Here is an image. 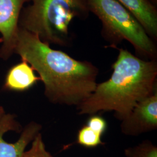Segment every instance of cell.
<instances>
[{
  "mask_svg": "<svg viewBox=\"0 0 157 157\" xmlns=\"http://www.w3.org/2000/svg\"><path fill=\"white\" fill-rule=\"evenodd\" d=\"M13 53L39 73L44 85V95L52 104L78 107L95 89L99 70L95 65L51 48L37 36L19 27Z\"/></svg>",
  "mask_w": 157,
  "mask_h": 157,
  "instance_id": "1",
  "label": "cell"
},
{
  "mask_svg": "<svg viewBox=\"0 0 157 157\" xmlns=\"http://www.w3.org/2000/svg\"><path fill=\"white\" fill-rule=\"evenodd\" d=\"M112 67L111 78L97 84L90 97L76 107L79 115L113 111L122 121L139 102L157 90L156 60H144L120 48Z\"/></svg>",
  "mask_w": 157,
  "mask_h": 157,
  "instance_id": "2",
  "label": "cell"
},
{
  "mask_svg": "<svg viewBox=\"0 0 157 157\" xmlns=\"http://www.w3.org/2000/svg\"><path fill=\"white\" fill-rule=\"evenodd\" d=\"M28 3L21 12L19 27L50 45H70V24L76 17L87 18L90 12L86 0H28Z\"/></svg>",
  "mask_w": 157,
  "mask_h": 157,
  "instance_id": "3",
  "label": "cell"
},
{
  "mask_svg": "<svg viewBox=\"0 0 157 157\" xmlns=\"http://www.w3.org/2000/svg\"><path fill=\"white\" fill-rule=\"evenodd\" d=\"M89 11L101 21L102 34L116 48L127 40L133 46L138 57L144 60H156L157 46L140 23L117 0H86Z\"/></svg>",
  "mask_w": 157,
  "mask_h": 157,
  "instance_id": "4",
  "label": "cell"
},
{
  "mask_svg": "<svg viewBox=\"0 0 157 157\" xmlns=\"http://www.w3.org/2000/svg\"><path fill=\"white\" fill-rule=\"evenodd\" d=\"M41 129L34 121L23 128L15 115L6 113L0 119V157H22Z\"/></svg>",
  "mask_w": 157,
  "mask_h": 157,
  "instance_id": "5",
  "label": "cell"
},
{
  "mask_svg": "<svg viewBox=\"0 0 157 157\" xmlns=\"http://www.w3.org/2000/svg\"><path fill=\"white\" fill-rule=\"evenodd\" d=\"M124 135L138 136L157 129V90L139 102L129 115L121 121Z\"/></svg>",
  "mask_w": 157,
  "mask_h": 157,
  "instance_id": "6",
  "label": "cell"
},
{
  "mask_svg": "<svg viewBox=\"0 0 157 157\" xmlns=\"http://www.w3.org/2000/svg\"><path fill=\"white\" fill-rule=\"evenodd\" d=\"M28 0H0V34L2 44L0 58L8 60L13 54L21 12Z\"/></svg>",
  "mask_w": 157,
  "mask_h": 157,
  "instance_id": "7",
  "label": "cell"
},
{
  "mask_svg": "<svg viewBox=\"0 0 157 157\" xmlns=\"http://www.w3.org/2000/svg\"><path fill=\"white\" fill-rule=\"evenodd\" d=\"M133 15L153 40L157 39V10L150 0H117Z\"/></svg>",
  "mask_w": 157,
  "mask_h": 157,
  "instance_id": "8",
  "label": "cell"
},
{
  "mask_svg": "<svg viewBox=\"0 0 157 157\" xmlns=\"http://www.w3.org/2000/svg\"><path fill=\"white\" fill-rule=\"evenodd\" d=\"M40 80L28 62L22 61L13 65L6 75L3 88L12 91H25Z\"/></svg>",
  "mask_w": 157,
  "mask_h": 157,
  "instance_id": "9",
  "label": "cell"
},
{
  "mask_svg": "<svg viewBox=\"0 0 157 157\" xmlns=\"http://www.w3.org/2000/svg\"><path fill=\"white\" fill-rule=\"evenodd\" d=\"M102 135L96 132L88 126L84 125L78 130L77 143L87 148H93L100 145H104L101 140Z\"/></svg>",
  "mask_w": 157,
  "mask_h": 157,
  "instance_id": "10",
  "label": "cell"
},
{
  "mask_svg": "<svg viewBox=\"0 0 157 157\" xmlns=\"http://www.w3.org/2000/svg\"><path fill=\"white\" fill-rule=\"evenodd\" d=\"M126 157H157V147L151 141L144 140L124 151Z\"/></svg>",
  "mask_w": 157,
  "mask_h": 157,
  "instance_id": "11",
  "label": "cell"
},
{
  "mask_svg": "<svg viewBox=\"0 0 157 157\" xmlns=\"http://www.w3.org/2000/svg\"><path fill=\"white\" fill-rule=\"evenodd\" d=\"M22 157H54L46 150L42 135L39 133L32 142L30 148L24 152Z\"/></svg>",
  "mask_w": 157,
  "mask_h": 157,
  "instance_id": "12",
  "label": "cell"
},
{
  "mask_svg": "<svg viewBox=\"0 0 157 157\" xmlns=\"http://www.w3.org/2000/svg\"><path fill=\"white\" fill-rule=\"evenodd\" d=\"M87 126L96 132L101 135L105 132L107 129V124L106 121L100 116L93 115L87 121Z\"/></svg>",
  "mask_w": 157,
  "mask_h": 157,
  "instance_id": "13",
  "label": "cell"
},
{
  "mask_svg": "<svg viewBox=\"0 0 157 157\" xmlns=\"http://www.w3.org/2000/svg\"><path fill=\"white\" fill-rule=\"evenodd\" d=\"M6 113L4 108L3 107L0 106V119L2 118Z\"/></svg>",
  "mask_w": 157,
  "mask_h": 157,
  "instance_id": "14",
  "label": "cell"
},
{
  "mask_svg": "<svg viewBox=\"0 0 157 157\" xmlns=\"http://www.w3.org/2000/svg\"><path fill=\"white\" fill-rule=\"evenodd\" d=\"M154 4H156L157 2V0H150Z\"/></svg>",
  "mask_w": 157,
  "mask_h": 157,
  "instance_id": "15",
  "label": "cell"
}]
</instances>
